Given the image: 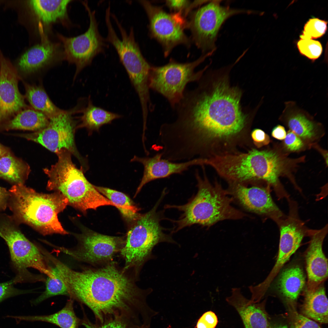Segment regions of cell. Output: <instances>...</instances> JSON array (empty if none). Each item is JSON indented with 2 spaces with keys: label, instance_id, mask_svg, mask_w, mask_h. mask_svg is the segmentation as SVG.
<instances>
[{
  "label": "cell",
  "instance_id": "ac0fdd59",
  "mask_svg": "<svg viewBox=\"0 0 328 328\" xmlns=\"http://www.w3.org/2000/svg\"><path fill=\"white\" fill-rule=\"evenodd\" d=\"M285 106L279 120L301 139L308 148H311L324 135L322 125L294 101L285 102Z\"/></svg>",
  "mask_w": 328,
  "mask_h": 328
},
{
  "label": "cell",
  "instance_id": "44dd1931",
  "mask_svg": "<svg viewBox=\"0 0 328 328\" xmlns=\"http://www.w3.org/2000/svg\"><path fill=\"white\" fill-rule=\"evenodd\" d=\"M131 162L136 161L144 167L143 176L138 186L135 196L145 185L156 179L168 177L174 174H180L195 166H202V160L197 158L180 162L170 161L163 158L160 152L152 157H139L134 156Z\"/></svg>",
  "mask_w": 328,
  "mask_h": 328
},
{
  "label": "cell",
  "instance_id": "ffe728a7",
  "mask_svg": "<svg viewBox=\"0 0 328 328\" xmlns=\"http://www.w3.org/2000/svg\"><path fill=\"white\" fill-rule=\"evenodd\" d=\"M71 0H31L27 5L39 35L48 34L54 24L68 28L70 25L68 7Z\"/></svg>",
  "mask_w": 328,
  "mask_h": 328
},
{
  "label": "cell",
  "instance_id": "836d02e7",
  "mask_svg": "<svg viewBox=\"0 0 328 328\" xmlns=\"http://www.w3.org/2000/svg\"><path fill=\"white\" fill-rule=\"evenodd\" d=\"M297 46L300 53L313 60L317 59L322 51L320 43L309 39H301L298 42Z\"/></svg>",
  "mask_w": 328,
  "mask_h": 328
},
{
  "label": "cell",
  "instance_id": "3957f363",
  "mask_svg": "<svg viewBox=\"0 0 328 328\" xmlns=\"http://www.w3.org/2000/svg\"><path fill=\"white\" fill-rule=\"evenodd\" d=\"M201 167L203 177L197 170L195 172L198 191L194 196L185 204L165 206L166 209L175 208L182 212L178 220H171L175 224L173 232L193 224L209 227L220 221L238 219L245 216L231 205L233 198L229 196L227 190L216 181L214 185L211 184L204 166Z\"/></svg>",
  "mask_w": 328,
  "mask_h": 328
},
{
  "label": "cell",
  "instance_id": "f546056e",
  "mask_svg": "<svg viewBox=\"0 0 328 328\" xmlns=\"http://www.w3.org/2000/svg\"><path fill=\"white\" fill-rule=\"evenodd\" d=\"M25 87L26 97L33 109L43 113L49 118L63 110L53 103L41 85L25 83Z\"/></svg>",
  "mask_w": 328,
  "mask_h": 328
},
{
  "label": "cell",
  "instance_id": "f35d334b",
  "mask_svg": "<svg viewBox=\"0 0 328 328\" xmlns=\"http://www.w3.org/2000/svg\"><path fill=\"white\" fill-rule=\"evenodd\" d=\"M250 137L253 143L257 148L267 145L270 142L269 136L260 129L253 130L250 134Z\"/></svg>",
  "mask_w": 328,
  "mask_h": 328
},
{
  "label": "cell",
  "instance_id": "60d3db41",
  "mask_svg": "<svg viewBox=\"0 0 328 328\" xmlns=\"http://www.w3.org/2000/svg\"><path fill=\"white\" fill-rule=\"evenodd\" d=\"M167 5L171 9L179 12L184 9L187 8L190 2L188 0H167L166 1Z\"/></svg>",
  "mask_w": 328,
  "mask_h": 328
},
{
  "label": "cell",
  "instance_id": "74e56055",
  "mask_svg": "<svg viewBox=\"0 0 328 328\" xmlns=\"http://www.w3.org/2000/svg\"><path fill=\"white\" fill-rule=\"evenodd\" d=\"M14 283L13 280L0 283V302L9 297L26 292L15 288L13 285Z\"/></svg>",
  "mask_w": 328,
  "mask_h": 328
},
{
  "label": "cell",
  "instance_id": "7bdbcfd3",
  "mask_svg": "<svg viewBox=\"0 0 328 328\" xmlns=\"http://www.w3.org/2000/svg\"><path fill=\"white\" fill-rule=\"evenodd\" d=\"M271 135L274 138L280 140H284L286 135L285 128L281 125H278L272 130Z\"/></svg>",
  "mask_w": 328,
  "mask_h": 328
},
{
  "label": "cell",
  "instance_id": "30bf717a",
  "mask_svg": "<svg viewBox=\"0 0 328 328\" xmlns=\"http://www.w3.org/2000/svg\"><path fill=\"white\" fill-rule=\"evenodd\" d=\"M221 0H211L191 15L187 27L191 30L197 46L206 53L216 49L215 43L219 31L229 18L240 14H253L252 10L234 9L221 4Z\"/></svg>",
  "mask_w": 328,
  "mask_h": 328
},
{
  "label": "cell",
  "instance_id": "4316f807",
  "mask_svg": "<svg viewBox=\"0 0 328 328\" xmlns=\"http://www.w3.org/2000/svg\"><path fill=\"white\" fill-rule=\"evenodd\" d=\"M73 299L70 298L64 307L54 313L46 315L12 316L20 320L41 321L53 324L60 328H79L82 320L76 315L73 309Z\"/></svg>",
  "mask_w": 328,
  "mask_h": 328
},
{
  "label": "cell",
  "instance_id": "ee69618b",
  "mask_svg": "<svg viewBox=\"0 0 328 328\" xmlns=\"http://www.w3.org/2000/svg\"><path fill=\"white\" fill-rule=\"evenodd\" d=\"M312 147L315 148L321 154L324 158L326 165H328V152L327 151L321 148L317 144H315L313 145Z\"/></svg>",
  "mask_w": 328,
  "mask_h": 328
},
{
  "label": "cell",
  "instance_id": "d6986e66",
  "mask_svg": "<svg viewBox=\"0 0 328 328\" xmlns=\"http://www.w3.org/2000/svg\"><path fill=\"white\" fill-rule=\"evenodd\" d=\"M327 232V224L319 230H309L308 235L311 240L305 255L307 276L306 290L316 289L327 278V259L323 250V242Z\"/></svg>",
  "mask_w": 328,
  "mask_h": 328
},
{
  "label": "cell",
  "instance_id": "bcb514c9",
  "mask_svg": "<svg viewBox=\"0 0 328 328\" xmlns=\"http://www.w3.org/2000/svg\"><path fill=\"white\" fill-rule=\"evenodd\" d=\"M269 328H288L286 325H277L273 326H270Z\"/></svg>",
  "mask_w": 328,
  "mask_h": 328
},
{
  "label": "cell",
  "instance_id": "b9f144b4",
  "mask_svg": "<svg viewBox=\"0 0 328 328\" xmlns=\"http://www.w3.org/2000/svg\"><path fill=\"white\" fill-rule=\"evenodd\" d=\"M9 193L5 189L0 186V211L5 210L8 206Z\"/></svg>",
  "mask_w": 328,
  "mask_h": 328
},
{
  "label": "cell",
  "instance_id": "6da1fadb",
  "mask_svg": "<svg viewBox=\"0 0 328 328\" xmlns=\"http://www.w3.org/2000/svg\"><path fill=\"white\" fill-rule=\"evenodd\" d=\"M212 87L207 89L201 82L185 90L174 109L175 120L165 125L171 143L189 159L235 152L251 141L241 108L240 91L225 79Z\"/></svg>",
  "mask_w": 328,
  "mask_h": 328
},
{
  "label": "cell",
  "instance_id": "d590c367",
  "mask_svg": "<svg viewBox=\"0 0 328 328\" xmlns=\"http://www.w3.org/2000/svg\"><path fill=\"white\" fill-rule=\"evenodd\" d=\"M282 146L286 152H299L308 148L302 140L292 131L289 130Z\"/></svg>",
  "mask_w": 328,
  "mask_h": 328
},
{
  "label": "cell",
  "instance_id": "8d00e7d4",
  "mask_svg": "<svg viewBox=\"0 0 328 328\" xmlns=\"http://www.w3.org/2000/svg\"><path fill=\"white\" fill-rule=\"evenodd\" d=\"M218 323L217 317L213 312L204 313L198 320L196 328H215Z\"/></svg>",
  "mask_w": 328,
  "mask_h": 328
},
{
  "label": "cell",
  "instance_id": "e0dca14e",
  "mask_svg": "<svg viewBox=\"0 0 328 328\" xmlns=\"http://www.w3.org/2000/svg\"><path fill=\"white\" fill-rule=\"evenodd\" d=\"M64 60L63 46L53 41L48 35L41 36L39 42L28 49L20 58L18 66L26 74L39 72Z\"/></svg>",
  "mask_w": 328,
  "mask_h": 328
},
{
  "label": "cell",
  "instance_id": "ab89813d",
  "mask_svg": "<svg viewBox=\"0 0 328 328\" xmlns=\"http://www.w3.org/2000/svg\"><path fill=\"white\" fill-rule=\"evenodd\" d=\"M86 328H127L121 323L116 321H112L99 324L91 322L85 316L82 319V324Z\"/></svg>",
  "mask_w": 328,
  "mask_h": 328
},
{
  "label": "cell",
  "instance_id": "7dc6e473",
  "mask_svg": "<svg viewBox=\"0 0 328 328\" xmlns=\"http://www.w3.org/2000/svg\"><path fill=\"white\" fill-rule=\"evenodd\" d=\"M0 235H1V234H0Z\"/></svg>",
  "mask_w": 328,
  "mask_h": 328
},
{
  "label": "cell",
  "instance_id": "ba28073f",
  "mask_svg": "<svg viewBox=\"0 0 328 328\" xmlns=\"http://www.w3.org/2000/svg\"><path fill=\"white\" fill-rule=\"evenodd\" d=\"M0 233L9 247L12 263L18 272L16 278L20 282H33L36 280L37 275L29 272L28 268L55 278L50 262L40 247L25 237L13 217L0 214Z\"/></svg>",
  "mask_w": 328,
  "mask_h": 328
},
{
  "label": "cell",
  "instance_id": "8fae6325",
  "mask_svg": "<svg viewBox=\"0 0 328 328\" xmlns=\"http://www.w3.org/2000/svg\"><path fill=\"white\" fill-rule=\"evenodd\" d=\"M74 236L77 242L75 247L53 246L54 251L94 266L103 265L112 261L124 247L126 238L105 235L84 228L80 233L75 234Z\"/></svg>",
  "mask_w": 328,
  "mask_h": 328
},
{
  "label": "cell",
  "instance_id": "2e32d148",
  "mask_svg": "<svg viewBox=\"0 0 328 328\" xmlns=\"http://www.w3.org/2000/svg\"><path fill=\"white\" fill-rule=\"evenodd\" d=\"M19 78L15 68L0 52V124L28 108L18 88Z\"/></svg>",
  "mask_w": 328,
  "mask_h": 328
},
{
  "label": "cell",
  "instance_id": "9c48e42d",
  "mask_svg": "<svg viewBox=\"0 0 328 328\" xmlns=\"http://www.w3.org/2000/svg\"><path fill=\"white\" fill-rule=\"evenodd\" d=\"M213 53H206L191 62L180 63L172 60L163 66H152L149 77V89L163 96L174 109L183 98L187 84L199 81L207 67L197 72L195 69Z\"/></svg>",
  "mask_w": 328,
  "mask_h": 328
},
{
  "label": "cell",
  "instance_id": "83f0119b",
  "mask_svg": "<svg viewBox=\"0 0 328 328\" xmlns=\"http://www.w3.org/2000/svg\"><path fill=\"white\" fill-rule=\"evenodd\" d=\"M49 121V117L43 113L34 109L27 108L6 122L5 127L7 130L19 129L36 132L46 127Z\"/></svg>",
  "mask_w": 328,
  "mask_h": 328
},
{
  "label": "cell",
  "instance_id": "7c38bea8",
  "mask_svg": "<svg viewBox=\"0 0 328 328\" xmlns=\"http://www.w3.org/2000/svg\"><path fill=\"white\" fill-rule=\"evenodd\" d=\"M81 2L89 19L87 30L74 37L66 36L58 32L56 34L63 46L64 60L76 66L75 79L84 68L91 63L96 56L104 52L107 46L105 39L99 31L95 11L91 10L87 1Z\"/></svg>",
  "mask_w": 328,
  "mask_h": 328
},
{
  "label": "cell",
  "instance_id": "d6a6232c",
  "mask_svg": "<svg viewBox=\"0 0 328 328\" xmlns=\"http://www.w3.org/2000/svg\"><path fill=\"white\" fill-rule=\"evenodd\" d=\"M326 25L327 22L324 20L317 18L310 19L304 26L301 39H312L321 36L326 32Z\"/></svg>",
  "mask_w": 328,
  "mask_h": 328
},
{
  "label": "cell",
  "instance_id": "f1b7e54d",
  "mask_svg": "<svg viewBox=\"0 0 328 328\" xmlns=\"http://www.w3.org/2000/svg\"><path fill=\"white\" fill-rule=\"evenodd\" d=\"M29 166L8 152L0 157V178L15 184H24L30 172Z\"/></svg>",
  "mask_w": 328,
  "mask_h": 328
},
{
  "label": "cell",
  "instance_id": "8992f818",
  "mask_svg": "<svg viewBox=\"0 0 328 328\" xmlns=\"http://www.w3.org/2000/svg\"><path fill=\"white\" fill-rule=\"evenodd\" d=\"M160 198L153 207L146 213L141 214L128 231L124 247L120 251L125 261L124 268L138 278L144 264L152 258V251L158 244L172 243L175 241L165 233L160 225L161 214L157 208L163 198Z\"/></svg>",
  "mask_w": 328,
  "mask_h": 328
},
{
  "label": "cell",
  "instance_id": "d4e9b609",
  "mask_svg": "<svg viewBox=\"0 0 328 328\" xmlns=\"http://www.w3.org/2000/svg\"><path fill=\"white\" fill-rule=\"evenodd\" d=\"M328 300L323 286L306 290L302 306V315L315 321L328 323Z\"/></svg>",
  "mask_w": 328,
  "mask_h": 328
},
{
  "label": "cell",
  "instance_id": "f6af8a7d",
  "mask_svg": "<svg viewBox=\"0 0 328 328\" xmlns=\"http://www.w3.org/2000/svg\"><path fill=\"white\" fill-rule=\"evenodd\" d=\"M8 152L6 149L0 144V157Z\"/></svg>",
  "mask_w": 328,
  "mask_h": 328
},
{
  "label": "cell",
  "instance_id": "4dcf8cb0",
  "mask_svg": "<svg viewBox=\"0 0 328 328\" xmlns=\"http://www.w3.org/2000/svg\"><path fill=\"white\" fill-rule=\"evenodd\" d=\"M101 194L114 203L122 217L127 220L135 221L141 214L139 209L124 193L108 188L94 186Z\"/></svg>",
  "mask_w": 328,
  "mask_h": 328
},
{
  "label": "cell",
  "instance_id": "cb8c5ba5",
  "mask_svg": "<svg viewBox=\"0 0 328 328\" xmlns=\"http://www.w3.org/2000/svg\"><path fill=\"white\" fill-rule=\"evenodd\" d=\"M80 112L82 115L77 128H86L90 135L94 131L99 132L103 125L110 124L113 120L121 117L118 114L94 105L90 97L87 98L85 107L81 109Z\"/></svg>",
  "mask_w": 328,
  "mask_h": 328
},
{
  "label": "cell",
  "instance_id": "9a60e30c",
  "mask_svg": "<svg viewBox=\"0 0 328 328\" xmlns=\"http://www.w3.org/2000/svg\"><path fill=\"white\" fill-rule=\"evenodd\" d=\"M227 191L246 210L272 219L277 224L284 218L282 212L273 201L269 189L258 183L247 184L229 183Z\"/></svg>",
  "mask_w": 328,
  "mask_h": 328
},
{
  "label": "cell",
  "instance_id": "52a82bcc",
  "mask_svg": "<svg viewBox=\"0 0 328 328\" xmlns=\"http://www.w3.org/2000/svg\"><path fill=\"white\" fill-rule=\"evenodd\" d=\"M120 31L121 39L114 29L110 17L105 18L108 34L106 40L116 50L131 82L138 97L141 107L147 108L152 103L149 86L151 67L143 56L136 42L133 28L126 31L116 16L113 17Z\"/></svg>",
  "mask_w": 328,
  "mask_h": 328
},
{
  "label": "cell",
  "instance_id": "1f68e13d",
  "mask_svg": "<svg viewBox=\"0 0 328 328\" xmlns=\"http://www.w3.org/2000/svg\"><path fill=\"white\" fill-rule=\"evenodd\" d=\"M53 271L55 275V278H51L47 277L46 279V289L43 293L32 302V303L36 305L51 297L62 295L69 296L66 286L62 280L57 274L54 267Z\"/></svg>",
  "mask_w": 328,
  "mask_h": 328
},
{
  "label": "cell",
  "instance_id": "603a6c76",
  "mask_svg": "<svg viewBox=\"0 0 328 328\" xmlns=\"http://www.w3.org/2000/svg\"><path fill=\"white\" fill-rule=\"evenodd\" d=\"M302 238L298 235L290 232L280 233L279 249L276 261L268 275L260 283L264 289H268L271 283L284 265L289 260L299 247Z\"/></svg>",
  "mask_w": 328,
  "mask_h": 328
},
{
  "label": "cell",
  "instance_id": "277c9868",
  "mask_svg": "<svg viewBox=\"0 0 328 328\" xmlns=\"http://www.w3.org/2000/svg\"><path fill=\"white\" fill-rule=\"evenodd\" d=\"M9 192L8 206L17 223L26 224L44 236L69 234L58 218L68 205L60 193H39L24 184L14 185Z\"/></svg>",
  "mask_w": 328,
  "mask_h": 328
},
{
  "label": "cell",
  "instance_id": "5bb4252c",
  "mask_svg": "<svg viewBox=\"0 0 328 328\" xmlns=\"http://www.w3.org/2000/svg\"><path fill=\"white\" fill-rule=\"evenodd\" d=\"M138 1L148 15L151 35L162 44L166 56L176 46L180 44H188V39L183 32L187 23L180 12L170 14L148 1Z\"/></svg>",
  "mask_w": 328,
  "mask_h": 328
},
{
  "label": "cell",
  "instance_id": "7402d4cb",
  "mask_svg": "<svg viewBox=\"0 0 328 328\" xmlns=\"http://www.w3.org/2000/svg\"><path fill=\"white\" fill-rule=\"evenodd\" d=\"M226 301L237 312L245 328H269V318L265 309V300L255 302L246 298L240 288L232 289Z\"/></svg>",
  "mask_w": 328,
  "mask_h": 328
},
{
  "label": "cell",
  "instance_id": "4fadbf2b",
  "mask_svg": "<svg viewBox=\"0 0 328 328\" xmlns=\"http://www.w3.org/2000/svg\"><path fill=\"white\" fill-rule=\"evenodd\" d=\"M73 112L63 110L49 118V123L44 128L22 136L55 153L61 149L68 150L78 159L81 167L85 170L87 169V163L75 144L74 134L77 125L74 119Z\"/></svg>",
  "mask_w": 328,
  "mask_h": 328
},
{
  "label": "cell",
  "instance_id": "e575fe53",
  "mask_svg": "<svg viewBox=\"0 0 328 328\" xmlns=\"http://www.w3.org/2000/svg\"><path fill=\"white\" fill-rule=\"evenodd\" d=\"M290 309L291 328H321L316 321L299 313L293 307Z\"/></svg>",
  "mask_w": 328,
  "mask_h": 328
},
{
  "label": "cell",
  "instance_id": "7a4b0ae2",
  "mask_svg": "<svg viewBox=\"0 0 328 328\" xmlns=\"http://www.w3.org/2000/svg\"><path fill=\"white\" fill-rule=\"evenodd\" d=\"M98 266L77 271L59 265L70 298L88 307L96 323L116 320L127 328H146L155 313L147 302L152 289L140 288L135 276L114 261Z\"/></svg>",
  "mask_w": 328,
  "mask_h": 328
},
{
  "label": "cell",
  "instance_id": "5b68a950",
  "mask_svg": "<svg viewBox=\"0 0 328 328\" xmlns=\"http://www.w3.org/2000/svg\"><path fill=\"white\" fill-rule=\"evenodd\" d=\"M57 162L43 169L48 179L46 188L60 193L68 205L85 214L89 209L95 210L105 206H116L95 188L86 178L82 168L79 169L72 160V154L66 149L55 153Z\"/></svg>",
  "mask_w": 328,
  "mask_h": 328
},
{
  "label": "cell",
  "instance_id": "484cf974",
  "mask_svg": "<svg viewBox=\"0 0 328 328\" xmlns=\"http://www.w3.org/2000/svg\"><path fill=\"white\" fill-rule=\"evenodd\" d=\"M306 278L302 268L293 265L286 268L281 274L278 282L281 294L290 302L296 301L303 290Z\"/></svg>",
  "mask_w": 328,
  "mask_h": 328
}]
</instances>
